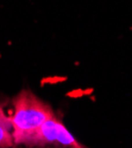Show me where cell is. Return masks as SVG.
<instances>
[{
	"instance_id": "obj_1",
	"label": "cell",
	"mask_w": 132,
	"mask_h": 148,
	"mask_svg": "<svg viewBox=\"0 0 132 148\" xmlns=\"http://www.w3.org/2000/svg\"><path fill=\"white\" fill-rule=\"evenodd\" d=\"M55 114L51 106L42 101L31 90H21L15 98L13 113L10 115L15 145L25 146L43 123Z\"/></svg>"
},
{
	"instance_id": "obj_2",
	"label": "cell",
	"mask_w": 132,
	"mask_h": 148,
	"mask_svg": "<svg viewBox=\"0 0 132 148\" xmlns=\"http://www.w3.org/2000/svg\"><path fill=\"white\" fill-rule=\"evenodd\" d=\"M26 147H68V148H82L83 146L74 138L63 121L55 114L45 121L41 128L36 132L31 139L26 142Z\"/></svg>"
},
{
	"instance_id": "obj_3",
	"label": "cell",
	"mask_w": 132,
	"mask_h": 148,
	"mask_svg": "<svg viewBox=\"0 0 132 148\" xmlns=\"http://www.w3.org/2000/svg\"><path fill=\"white\" fill-rule=\"evenodd\" d=\"M4 114H5V112H4V106H3L1 103H0V116L4 115Z\"/></svg>"
}]
</instances>
